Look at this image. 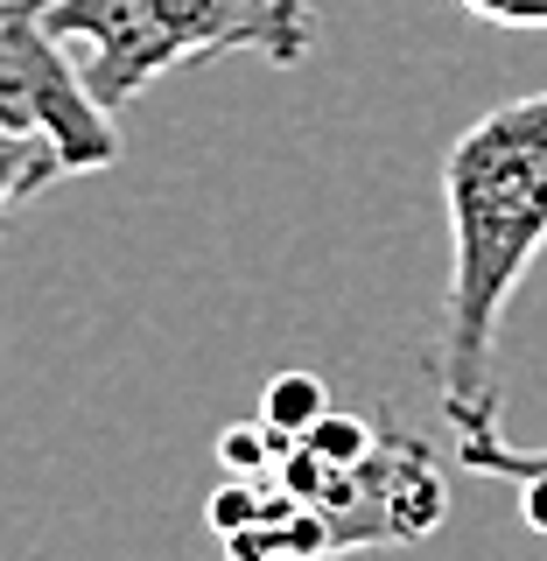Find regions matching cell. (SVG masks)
Segmentation results:
<instances>
[{
	"label": "cell",
	"instance_id": "7a4b0ae2",
	"mask_svg": "<svg viewBox=\"0 0 547 561\" xmlns=\"http://www.w3.org/2000/svg\"><path fill=\"white\" fill-rule=\"evenodd\" d=\"M49 28L84 43L92 92L113 113L155 78L210 57H260L288 70L316 49L309 0H49Z\"/></svg>",
	"mask_w": 547,
	"mask_h": 561
},
{
	"label": "cell",
	"instance_id": "52a82bcc",
	"mask_svg": "<svg viewBox=\"0 0 547 561\" xmlns=\"http://www.w3.org/2000/svg\"><path fill=\"white\" fill-rule=\"evenodd\" d=\"M456 8L491 28H547V0H456Z\"/></svg>",
	"mask_w": 547,
	"mask_h": 561
},
{
	"label": "cell",
	"instance_id": "277c9868",
	"mask_svg": "<svg viewBox=\"0 0 547 561\" xmlns=\"http://www.w3.org/2000/svg\"><path fill=\"white\" fill-rule=\"evenodd\" d=\"M456 463L478 470V478H513L526 491V526L547 534V449H513L499 428H485V435H456Z\"/></svg>",
	"mask_w": 547,
	"mask_h": 561
},
{
	"label": "cell",
	"instance_id": "5b68a950",
	"mask_svg": "<svg viewBox=\"0 0 547 561\" xmlns=\"http://www.w3.org/2000/svg\"><path fill=\"white\" fill-rule=\"evenodd\" d=\"M323 414H330V393H323L316 373H274L267 379V414L260 421H274L281 435H309Z\"/></svg>",
	"mask_w": 547,
	"mask_h": 561
},
{
	"label": "cell",
	"instance_id": "6da1fadb",
	"mask_svg": "<svg viewBox=\"0 0 547 561\" xmlns=\"http://www.w3.org/2000/svg\"><path fill=\"white\" fill-rule=\"evenodd\" d=\"M449 288L435 323V393L456 435L499 428V323L547 245V92L470 119L443 154Z\"/></svg>",
	"mask_w": 547,
	"mask_h": 561
},
{
	"label": "cell",
	"instance_id": "3957f363",
	"mask_svg": "<svg viewBox=\"0 0 547 561\" xmlns=\"http://www.w3.org/2000/svg\"><path fill=\"white\" fill-rule=\"evenodd\" d=\"M0 204L22 210L35 190L64 175H92L119 162L113 105L92 92V70L64 57V35L49 28V0H0Z\"/></svg>",
	"mask_w": 547,
	"mask_h": 561
},
{
	"label": "cell",
	"instance_id": "8992f818",
	"mask_svg": "<svg viewBox=\"0 0 547 561\" xmlns=\"http://www.w3.org/2000/svg\"><path fill=\"white\" fill-rule=\"evenodd\" d=\"M281 443H288V435H281L274 421H260V428H225L218 463L232 470V478H267V470L281 463Z\"/></svg>",
	"mask_w": 547,
	"mask_h": 561
}]
</instances>
